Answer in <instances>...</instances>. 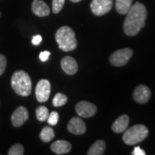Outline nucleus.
I'll return each mask as SVG.
<instances>
[{"label":"nucleus","instance_id":"nucleus-1","mask_svg":"<svg viewBox=\"0 0 155 155\" xmlns=\"http://www.w3.org/2000/svg\"><path fill=\"white\" fill-rule=\"evenodd\" d=\"M124 23V30L128 36H135L139 33L141 28L145 26L147 17L146 7L143 4L136 2L127 13Z\"/></svg>","mask_w":155,"mask_h":155},{"label":"nucleus","instance_id":"nucleus-2","mask_svg":"<svg viewBox=\"0 0 155 155\" xmlns=\"http://www.w3.org/2000/svg\"><path fill=\"white\" fill-rule=\"evenodd\" d=\"M11 86L14 91L21 96H28L32 91V81L24 71H17L11 78Z\"/></svg>","mask_w":155,"mask_h":155},{"label":"nucleus","instance_id":"nucleus-3","mask_svg":"<svg viewBox=\"0 0 155 155\" xmlns=\"http://www.w3.org/2000/svg\"><path fill=\"white\" fill-rule=\"evenodd\" d=\"M55 40L59 48L65 52L73 51L77 48L75 32L68 26H63L58 29L55 33Z\"/></svg>","mask_w":155,"mask_h":155},{"label":"nucleus","instance_id":"nucleus-4","mask_svg":"<svg viewBox=\"0 0 155 155\" xmlns=\"http://www.w3.org/2000/svg\"><path fill=\"white\" fill-rule=\"evenodd\" d=\"M148 134L149 130L147 127L142 124H137L125 131L123 140L126 144H137L144 141Z\"/></svg>","mask_w":155,"mask_h":155},{"label":"nucleus","instance_id":"nucleus-5","mask_svg":"<svg viewBox=\"0 0 155 155\" xmlns=\"http://www.w3.org/2000/svg\"><path fill=\"white\" fill-rule=\"evenodd\" d=\"M132 55L133 50L131 48H124L112 53L109 58V61L114 66H124L127 64Z\"/></svg>","mask_w":155,"mask_h":155},{"label":"nucleus","instance_id":"nucleus-6","mask_svg":"<svg viewBox=\"0 0 155 155\" xmlns=\"http://www.w3.org/2000/svg\"><path fill=\"white\" fill-rule=\"evenodd\" d=\"M51 91V85L47 79H42L37 84L35 88L36 98L39 102L44 103L49 99Z\"/></svg>","mask_w":155,"mask_h":155},{"label":"nucleus","instance_id":"nucleus-7","mask_svg":"<svg viewBox=\"0 0 155 155\" xmlns=\"http://www.w3.org/2000/svg\"><path fill=\"white\" fill-rule=\"evenodd\" d=\"M113 7V0H92L91 9L94 15L102 16L109 12Z\"/></svg>","mask_w":155,"mask_h":155},{"label":"nucleus","instance_id":"nucleus-8","mask_svg":"<svg viewBox=\"0 0 155 155\" xmlns=\"http://www.w3.org/2000/svg\"><path fill=\"white\" fill-rule=\"evenodd\" d=\"M75 111H76L78 115L81 117L91 118L96 114L97 107L92 103L82 101L76 104Z\"/></svg>","mask_w":155,"mask_h":155},{"label":"nucleus","instance_id":"nucleus-9","mask_svg":"<svg viewBox=\"0 0 155 155\" xmlns=\"http://www.w3.org/2000/svg\"><path fill=\"white\" fill-rule=\"evenodd\" d=\"M28 118L29 113L28 109L25 106H19L12 115V124L15 127H19L28 121Z\"/></svg>","mask_w":155,"mask_h":155},{"label":"nucleus","instance_id":"nucleus-10","mask_svg":"<svg viewBox=\"0 0 155 155\" xmlns=\"http://www.w3.org/2000/svg\"><path fill=\"white\" fill-rule=\"evenodd\" d=\"M150 89L145 85H139L134 89L133 93L134 99L139 104H144L150 101L151 98Z\"/></svg>","mask_w":155,"mask_h":155},{"label":"nucleus","instance_id":"nucleus-11","mask_svg":"<svg viewBox=\"0 0 155 155\" xmlns=\"http://www.w3.org/2000/svg\"><path fill=\"white\" fill-rule=\"evenodd\" d=\"M68 130L75 135L83 134L86 131L85 122L79 117H73L68 124Z\"/></svg>","mask_w":155,"mask_h":155},{"label":"nucleus","instance_id":"nucleus-12","mask_svg":"<svg viewBox=\"0 0 155 155\" xmlns=\"http://www.w3.org/2000/svg\"><path fill=\"white\" fill-rule=\"evenodd\" d=\"M61 65L63 71L68 75H74L78 70L76 61L71 56L64 57L61 62Z\"/></svg>","mask_w":155,"mask_h":155},{"label":"nucleus","instance_id":"nucleus-13","mask_svg":"<svg viewBox=\"0 0 155 155\" xmlns=\"http://www.w3.org/2000/svg\"><path fill=\"white\" fill-rule=\"evenodd\" d=\"M32 10L35 15L40 17L48 16L50 13L49 7L42 0H34L32 5Z\"/></svg>","mask_w":155,"mask_h":155},{"label":"nucleus","instance_id":"nucleus-14","mask_svg":"<svg viewBox=\"0 0 155 155\" xmlns=\"http://www.w3.org/2000/svg\"><path fill=\"white\" fill-rule=\"evenodd\" d=\"M51 150L57 154H64L68 153L72 149L71 143L65 140H58L50 146Z\"/></svg>","mask_w":155,"mask_h":155},{"label":"nucleus","instance_id":"nucleus-15","mask_svg":"<svg viewBox=\"0 0 155 155\" xmlns=\"http://www.w3.org/2000/svg\"><path fill=\"white\" fill-rule=\"evenodd\" d=\"M129 123V117L127 115L119 116L112 125V130L116 133L124 132L127 130Z\"/></svg>","mask_w":155,"mask_h":155},{"label":"nucleus","instance_id":"nucleus-16","mask_svg":"<svg viewBox=\"0 0 155 155\" xmlns=\"http://www.w3.org/2000/svg\"><path fill=\"white\" fill-rule=\"evenodd\" d=\"M106 150V143L103 140L95 141L88 151V155H102Z\"/></svg>","mask_w":155,"mask_h":155},{"label":"nucleus","instance_id":"nucleus-17","mask_svg":"<svg viewBox=\"0 0 155 155\" xmlns=\"http://www.w3.org/2000/svg\"><path fill=\"white\" fill-rule=\"evenodd\" d=\"M133 0H116V8L121 15H126L131 7Z\"/></svg>","mask_w":155,"mask_h":155},{"label":"nucleus","instance_id":"nucleus-18","mask_svg":"<svg viewBox=\"0 0 155 155\" xmlns=\"http://www.w3.org/2000/svg\"><path fill=\"white\" fill-rule=\"evenodd\" d=\"M55 137V132L53 129L50 127H45L42 129L40 134V138L44 142H49Z\"/></svg>","mask_w":155,"mask_h":155},{"label":"nucleus","instance_id":"nucleus-19","mask_svg":"<svg viewBox=\"0 0 155 155\" xmlns=\"http://www.w3.org/2000/svg\"><path fill=\"white\" fill-rule=\"evenodd\" d=\"M37 119L38 121L43 122L45 121L48 119V116H49V111L45 106H40L36 108L35 111Z\"/></svg>","mask_w":155,"mask_h":155},{"label":"nucleus","instance_id":"nucleus-20","mask_svg":"<svg viewBox=\"0 0 155 155\" xmlns=\"http://www.w3.org/2000/svg\"><path fill=\"white\" fill-rule=\"evenodd\" d=\"M68 101V97L65 94H61V93H58L55 94L53 99V104L55 107H60L65 105Z\"/></svg>","mask_w":155,"mask_h":155},{"label":"nucleus","instance_id":"nucleus-21","mask_svg":"<svg viewBox=\"0 0 155 155\" xmlns=\"http://www.w3.org/2000/svg\"><path fill=\"white\" fill-rule=\"evenodd\" d=\"M9 155H22L24 154V147L21 144H15L12 146L8 152Z\"/></svg>","mask_w":155,"mask_h":155},{"label":"nucleus","instance_id":"nucleus-22","mask_svg":"<svg viewBox=\"0 0 155 155\" xmlns=\"http://www.w3.org/2000/svg\"><path fill=\"white\" fill-rule=\"evenodd\" d=\"M65 0H53V12L55 14L59 13L62 9H63Z\"/></svg>","mask_w":155,"mask_h":155},{"label":"nucleus","instance_id":"nucleus-23","mask_svg":"<svg viewBox=\"0 0 155 155\" xmlns=\"http://www.w3.org/2000/svg\"><path fill=\"white\" fill-rule=\"evenodd\" d=\"M58 120H59V114L57 111H53L49 114L47 121L50 126H55L58 124Z\"/></svg>","mask_w":155,"mask_h":155},{"label":"nucleus","instance_id":"nucleus-24","mask_svg":"<svg viewBox=\"0 0 155 155\" xmlns=\"http://www.w3.org/2000/svg\"><path fill=\"white\" fill-rule=\"evenodd\" d=\"M7 66V58L2 54H0V75L5 72Z\"/></svg>","mask_w":155,"mask_h":155},{"label":"nucleus","instance_id":"nucleus-25","mask_svg":"<svg viewBox=\"0 0 155 155\" xmlns=\"http://www.w3.org/2000/svg\"><path fill=\"white\" fill-rule=\"evenodd\" d=\"M50 53L49 51H43L40 53L39 58H40V61H42V62H45L48 61V58L50 57Z\"/></svg>","mask_w":155,"mask_h":155},{"label":"nucleus","instance_id":"nucleus-26","mask_svg":"<svg viewBox=\"0 0 155 155\" xmlns=\"http://www.w3.org/2000/svg\"><path fill=\"white\" fill-rule=\"evenodd\" d=\"M131 154L133 155H145L146 154V152L143 150H141L139 147H135V149L134 150L133 152Z\"/></svg>","mask_w":155,"mask_h":155},{"label":"nucleus","instance_id":"nucleus-27","mask_svg":"<svg viewBox=\"0 0 155 155\" xmlns=\"http://www.w3.org/2000/svg\"><path fill=\"white\" fill-rule=\"evenodd\" d=\"M41 41H42V37L39 35L34 36L32 40V44L35 45H39L40 42H41Z\"/></svg>","mask_w":155,"mask_h":155},{"label":"nucleus","instance_id":"nucleus-28","mask_svg":"<svg viewBox=\"0 0 155 155\" xmlns=\"http://www.w3.org/2000/svg\"><path fill=\"white\" fill-rule=\"evenodd\" d=\"M71 2H74V3H77V2H79L82 1V0H70Z\"/></svg>","mask_w":155,"mask_h":155},{"label":"nucleus","instance_id":"nucleus-29","mask_svg":"<svg viewBox=\"0 0 155 155\" xmlns=\"http://www.w3.org/2000/svg\"><path fill=\"white\" fill-rule=\"evenodd\" d=\"M0 16H1V12H0Z\"/></svg>","mask_w":155,"mask_h":155}]
</instances>
